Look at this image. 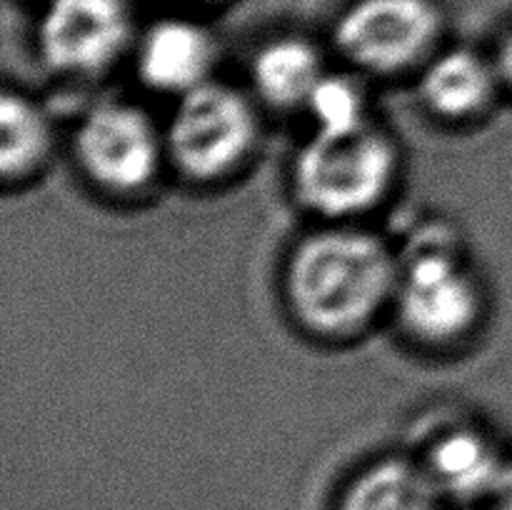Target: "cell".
I'll return each mask as SVG.
<instances>
[{
  "mask_svg": "<svg viewBox=\"0 0 512 510\" xmlns=\"http://www.w3.org/2000/svg\"><path fill=\"white\" fill-rule=\"evenodd\" d=\"M398 268L375 235L360 230L310 235L290 258V303L318 333H353L395 293Z\"/></svg>",
  "mask_w": 512,
  "mask_h": 510,
  "instance_id": "obj_1",
  "label": "cell"
},
{
  "mask_svg": "<svg viewBox=\"0 0 512 510\" xmlns=\"http://www.w3.org/2000/svg\"><path fill=\"white\" fill-rule=\"evenodd\" d=\"M395 293L403 323L433 343L463 335L480 313L478 280L443 228H425L410 240Z\"/></svg>",
  "mask_w": 512,
  "mask_h": 510,
  "instance_id": "obj_2",
  "label": "cell"
},
{
  "mask_svg": "<svg viewBox=\"0 0 512 510\" xmlns=\"http://www.w3.org/2000/svg\"><path fill=\"white\" fill-rule=\"evenodd\" d=\"M395 173V148L370 125L315 133L295 160V190L315 213L353 215L378 203Z\"/></svg>",
  "mask_w": 512,
  "mask_h": 510,
  "instance_id": "obj_3",
  "label": "cell"
},
{
  "mask_svg": "<svg viewBox=\"0 0 512 510\" xmlns=\"http://www.w3.org/2000/svg\"><path fill=\"white\" fill-rule=\"evenodd\" d=\"M253 140L255 118L248 100L213 80L180 95L168 128L170 155L195 178L228 173L243 160Z\"/></svg>",
  "mask_w": 512,
  "mask_h": 510,
  "instance_id": "obj_4",
  "label": "cell"
},
{
  "mask_svg": "<svg viewBox=\"0 0 512 510\" xmlns=\"http://www.w3.org/2000/svg\"><path fill=\"white\" fill-rule=\"evenodd\" d=\"M438 33L430 0H358L338 20L335 43L360 68L390 73L423 58Z\"/></svg>",
  "mask_w": 512,
  "mask_h": 510,
  "instance_id": "obj_5",
  "label": "cell"
},
{
  "mask_svg": "<svg viewBox=\"0 0 512 510\" xmlns=\"http://www.w3.org/2000/svg\"><path fill=\"white\" fill-rule=\"evenodd\" d=\"M75 148L90 178L105 188L138 190L158 173V130L130 103L108 100L90 108L78 128Z\"/></svg>",
  "mask_w": 512,
  "mask_h": 510,
  "instance_id": "obj_6",
  "label": "cell"
},
{
  "mask_svg": "<svg viewBox=\"0 0 512 510\" xmlns=\"http://www.w3.org/2000/svg\"><path fill=\"white\" fill-rule=\"evenodd\" d=\"M128 38L130 15L123 0H50L38 30L45 63L73 75L108 68Z\"/></svg>",
  "mask_w": 512,
  "mask_h": 510,
  "instance_id": "obj_7",
  "label": "cell"
},
{
  "mask_svg": "<svg viewBox=\"0 0 512 510\" xmlns=\"http://www.w3.org/2000/svg\"><path fill=\"white\" fill-rule=\"evenodd\" d=\"M215 45L208 30L190 20H160L145 33L138 50L140 75L165 93H188L208 83Z\"/></svg>",
  "mask_w": 512,
  "mask_h": 510,
  "instance_id": "obj_8",
  "label": "cell"
},
{
  "mask_svg": "<svg viewBox=\"0 0 512 510\" xmlns=\"http://www.w3.org/2000/svg\"><path fill=\"white\" fill-rule=\"evenodd\" d=\"M500 450L478 430H450L430 448L425 470L443 498H490L503 470Z\"/></svg>",
  "mask_w": 512,
  "mask_h": 510,
  "instance_id": "obj_9",
  "label": "cell"
},
{
  "mask_svg": "<svg viewBox=\"0 0 512 510\" xmlns=\"http://www.w3.org/2000/svg\"><path fill=\"white\" fill-rule=\"evenodd\" d=\"M443 493L425 465L385 458L355 475L338 510H443Z\"/></svg>",
  "mask_w": 512,
  "mask_h": 510,
  "instance_id": "obj_10",
  "label": "cell"
},
{
  "mask_svg": "<svg viewBox=\"0 0 512 510\" xmlns=\"http://www.w3.org/2000/svg\"><path fill=\"white\" fill-rule=\"evenodd\" d=\"M493 93V68L468 48L445 50L423 73L425 103L448 118L478 113L490 103Z\"/></svg>",
  "mask_w": 512,
  "mask_h": 510,
  "instance_id": "obj_11",
  "label": "cell"
},
{
  "mask_svg": "<svg viewBox=\"0 0 512 510\" xmlns=\"http://www.w3.org/2000/svg\"><path fill=\"white\" fill-rule=\"evenodd\" d=\"M323 75L318 50L298 38L268 43L253 60L255 88L273 105H305Z\"/></svg>",
  "mask_w": 512,
  "mask_h": 510,
  "instance_id": "obj_12",
  "label": "cell"
},
{
  "mask_svg": "<svg viewBox=\"0 0 512 510\" xmlns=\"http://www.w3.org/2000/svg\"><path fill=\"white\" fill-rule=\"evenodd\" d=\"M3 140H0V168L5 178L23 175L43 160L50 148V125L43 110L15 93L3 95Z\"/></svg>",
  "mask_w": 512,
  "mask_h": 510,
  "instance_id": "obj_13",
  "label": "cell"
},
{
  "mask_svg": "<svg viewBox=\"0 0 512 510\" xmlns=\"http://www.w3.org/2000/svg\"><path fill=\"white\" fill-rule=\"evenodd\" d=\"M305 105L318 128L315 133H350L368 125L363 93L343 75L325 73Z\"/></svg>",
  "mask_w": 512,
  "mask_h": 510,
  "instance_id": "obj_14",
  "label": "cell"
},
{
  "mask_svg": "<svg viewBox=\"0 0 512 510\" xmlns=\"http://www.w3.org/2000/svg\"><path fill=\"white\" fill-rule=\"evenodd\" d=\"M488 500L493 503L495 510H512V458L505 460Z\"/></svg>",
  "mask_w": 512,
  "mask_h": 510,
  "instance_id": "obj_15",
  "label": "cell"
},
{
  "mask_svg": "<svg viewBox=\"0 0 512 510\" xmlns=\"http://www.w3.org/2000/svg\"><path fill=\"white\" fill-rule=\"evenodd\" d=\"M503 73H505V78L512 83V35L505 40V45H503Z\"/></svg>",
  "mask_w": 512,
  "mask_h": 510,
  "instance_id": "obj_16",
  "label": "cell"
}]
</instances>
